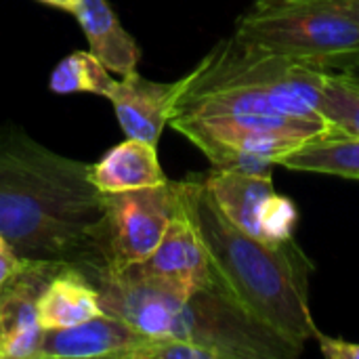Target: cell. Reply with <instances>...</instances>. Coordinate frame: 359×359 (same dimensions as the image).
Masks as SVG:
<instances>
[{
  "mask_svg": "<svg viewBox=\"0 0 359 359\" xmlns=\"http://www.w3.org/2000/svg\"><path fill=\"white\" fill-rule=\"evenodd\" d=\"M88 168L17 126L0 130V236L21 259L76 267L95 284L109 255L105 196Z\"/></svg>",
  "mask_w": 359,
  "mask_h": 359,
  "instance_id": "6da1fadb",
  "label": "cell"
},
{
  "mask_svg": "<svg viewBox=\"0 0 359 359\" xmlns=\"http://www.w3.org/2000/svg\"><path fill=\"white\" fill-rule=\"evenodd\" d=\"M179 200L202 236L217 286L286 341L303 347L316 339L309 307L313 267L297 240L271 244L242 231L219 210L200 177L179 181Z\"/></svg>",
  "mask_w": 359,
  "mask_h": 359,
  "instance_id": "7a4b0ae2",
  "label": "cell"
},
{
  "mask_svg": "<svg viewBox=\"0 0 359 359\" xmlns=\"http://www.w3.org/2000/svg\"><path fill=\"white\" fill-rule=\"evenodd\" d=\"M326 74L231 34L183 76L185 88L172 118H322L320 101Z\"/></svg>",
  "mask_w": 359,
  "mask_h": 359,
  "instance_id": "3957f363",
  "label": "cell"
},
{
  "mask_svg": "<svg viewBox=\"0 0 359 359\" xmlns=\"http://www.w3.org/2000/svg\"><path fill=\"white\" fill-rule=\"evenodd\" d=\"M233 34L320 72L359 67V23L334 0H255Z\"/></svg>",
  "mask_w": 359,
  "mask_h": 359,
  "instance_id": "277c9868",
  "label": "cell"
},
{
  "mask_svg": "<svg viewBox=\"0 0 359 359\" xmlns=\"http://www.w3.org/2000/svg\"><path fill=\"white\" fill-rule=\"evenodd\" d=\"M168 124L191 141L212 168L240 172H271L305 141L328 130L324 118L299 116L170 118Z\"/></svg>",
  "mask_w": 359,
  "mask_h": 359,
  "instance_id": "5b68a950",
  "label": "cell"
},
{
  "mask_svg": "<svg viewBox=\"0 0 359 359\" xmlns=\"http://www.w3.org/2000/svg\"><path fill=\"white\" fill-rule=\"evenodd\" d=\"M170 337L204 345L219 359H290L303 351L219 288L194 292L185 301Z\"/></svg>",
  "mask_w": 359,
  "mask_h": 359,
  "instance_id": "8992f818",
  "label": "cell"
},
{
  "mask_svg": "<svg viewBox=\"0 0 359 359\" xmlns=\"http://www.w3.org/2000/svg\"><path fill=\"white\" fill-rule=\"evenodd\" d=\"M103 196L109 267L120 269L145 261L179 210V181Z\"/></svg>",
  "mask_w": 359,
  "mask_h": 359,
  "instance_id": "52a82bcc",
  "label": "cell"
},
{
  "mask_svg": "<svg viewBox=\"0 0 359 359\" xmlns=\"http://www.w3.org/2000/svg\"><path fill=\"white\" fill-rule=\"evenodd\" d=\"M101 307L124 320L143 337H170L175 322L191 297L181 288L143 273L137 265L107 269L95 280Z\"/></svg>",
  "mask_w": 359,
  "mask_h": 359,
  "instance_id": "ba28073f",
  "label": "cell"
},
{
  "mask_svg": "<svg viewBox=\"0 0 359 359\" xmlns=\"http://www.w3.org/2000/svg\"><path fill=\"white\" fill-rule=\"evenodd\" d=\"M65 265L23 259L17 273L0 288V359H36L42 324L38 299Z\"/></svg>",
  "mask_w": 359,
  "mask_h": 359,
  "instance_id": "9c48e42d",
  "label": "cell"
},
{
  "mask_svg": "<svg viewBox=\"0 0 359 359\" xmlns=\"http://www.w3.org/2000/svg\"><path fill=\"white\" fill-rule=\"evenodd\" d=\"M137 267L143 273L172 284L187 294L202 288H219L208 250L181 200L179 210L168 223L160 244L145 261L137 263Z\"/></svg>",
  "mask_w": 359,
  "mask_h": 359,
  "instance_id": "30bf717a",
  "label": "cell"
},
{
  "mask_svg": "<svg viewBox=\"0 0 359 359\" xmlns=\"http://www.w3.org/2000/svg\"><path fill=\"white\" fill-rule=\"evenodd\" d=\"M183 88L185 78L177 82H154L133 69L116 78L107 99L126 137L158 145Z\"/></svg>",
  "mask_w": 359,
  "mask_h": 359,
  "instance_id": "8fae6325",
  "label": "cell"
},
{
  "mask_svg": "<svg viewBox=\"0 0 359 359\" xmlns=\"http://www.w3.org/2000/svg\"><path fill=\"white\" fill-rule=\"evenodd\" d=\"M145 337L111 313H99L78 326L44 330L36 359H128Z\"/></svg>",
  "mask_w": 359,
  "mask_h": 359,
  "instance_id": "7c38bea8",
  "label": "cell"
},
{
  "mask_svg": "<svg viewBox=\"0 0 359 359\" xmlns=\"http://www.w3.org/2000/svg\"><path fill=\"white\" fill-rule=\"evenodd\" d=\"M204 185L219 210L242 231L261 240V217L278 194L271 172H240L212 168Z\"/></svg>",
  "mask_w": 359,
  "mask_h": 359,
  "instance_id": "4fadbf2b",
  "label": "cell"
},
{
  "mask_svg": "<svg viewBox=\"0 0 359 359\" xmlns=\"http://www.w3.org/2000/svg\"><path fill=\"white\" fill-rule=\"evenodd\" d=\"M88 181L101 194H120L162 185L168 177L158 162L156 145L126 137V141L111 147L99 162L90 164Z\"/></svg>",
  "mask_w": 359,
  "mask_h": 359,
  "instance_id": "5bb4252c",
  "label": "cell"
},
{
  "mask_svg": "<svg viewBox=\"0 0 359 359\" xmlns=\"http://www.w3.org/2000/svg\"><path fill=\"white\" fill-rule=\"evenodd\" d=\"M74 15L88 40V50L111 74L124 76L137 69L141 61V48L137 40L122 27L107 0H80Z\"/></svg>",
  "mask_w": 359,
  "mask_h": 359,
  "instance_id": "9a60e30c",
  "label": "cell"
},
{
  "mask_svg": "<svg viewBox=\"0 0 359 359\" xmlns=\"http://www.w3.org/2000/svg\"><path fill=\"white\" fill-rule=\"evenodd\" d=\"M103 313L99 290L76 267H61L38 299V320L44 330L78 326Z\"/></svg>",
  "mask_w": 359,
  "mask_h": 359,
  "instance_id": "2e32d148",
  "label": "cell"
},
{
  "mask_svg": "<svg viewBox=\"0 0 359 359\" xmlns=\"http://www.w3.org/2000/svg\"><path fill=\"white\" fill-rule=\"evenodd\" d=\"M280 166L297 172H313V175H330L341 179H358L359 181V137L339 135L330 128L292 154H288Z\"/></svg>",
  "mask_w": 359,
  "mask_h": 359,
  "instance_id": "e0dca14e",
  "label": "cell"
},
{
  "mask_svg": "<svg viewBox=\"0 0 359 359\" xmlns=\"http://www.w3.org/2000/svg\"><path fill=\"white\" fill-rule=\"evenodd\" d=\"M320 114L332 133L359 137V67L326 74Z\"/></svg>",
  "mask_w": 359,
  "mask_h": 359,
  "instance_id": "ac0fdd59",
  "label": "cell"
},
{
  "mask_svg": "<svg viewBox=\"0 0 359 359\" xmlns=\"http://www.w3.org/2000/svg\"><path fill=\"white\" fill-rule=\"evenodd\" d=\"M114 82L116 78L111 72L90 50H76L55 65L48 78V88L57 95L88 93L107 99Z\"/></svg>",
  "mask_w": 359,
  "mask_h": 359,
  "instance_id": "d6986e66",
  "label": "cell"
},
{
  "mask_svg": "<svg viewBox=\"0 0 359 359\" xmlns=\"http://www.w3.org/2000/svg\"><path fill=\"white\" fill-rule=\"evenodd\" d=\"M128 359H219V355L194 341L177 337H145Z\"/></svg>",
  "mask_w": 359,
  "mask_h": 359,
  "instance_id": "ffe728a7",
  "label": "cell"
},
{
  "mask_svg": "<svg viewBox=\"0 0 359 359\" xmlns=\"http://www.w3.org/2000/svg\"><path fill=\"white\" fill-rule=\"evenodd\" d=\"M316 341L320 343V349L324 353V358L328 359H359V343L351 341H343V339H334V337H326L318 330Z\"/></svg>",
  "mask_w": 359,
  "mask_h": 359,
  "instance_id": "44dd1931",
  "label": "cell"
},
{
  "mask_svg": "<svg viewBox=\"0 0 359 359\" xmlns=\"http://www.w3.org/2000/svg\"><path fill=\"white\" fill-rule=\"evenodd\" d=\"M23 259L13 250V246L0 236V288L17 273Z\"/></svg>",
  "mask_w": 359,
  "mask_h": 359,
  "instance_id": "7402d4cb",
  "label": "cell"
},
{
  "mask_svg": "<svg viewBox=\"0 0 359 359\" xmlns=\"http://www.w3.org/2000/svg\"><path fill=\"white\" fill-rule=\"evenodd\" d=\"M334 2L359 23V0H334Z\"/></svg>",
  "mask_w": 359,
  "mask_h": 359,
  "instance_id": "603a6c76",
  "label": "cell"
},
{
  "mask_svg": "<svg viewBox=\"0 0 359 359\" xmlns=\"http://www.w3.org/2000/svg\"><path fill=\"white\" fill-rule=\"evenodd\" d=\"M40 2H44V4H48V6H55V8H61V11L74 13L80 0H40Z\"/></svg>",
  "mask_w": 359,
  "mask_h": 359,
  "instance_id": "cb8c5ba5",
  "label": "cell"
}]
</instances>
